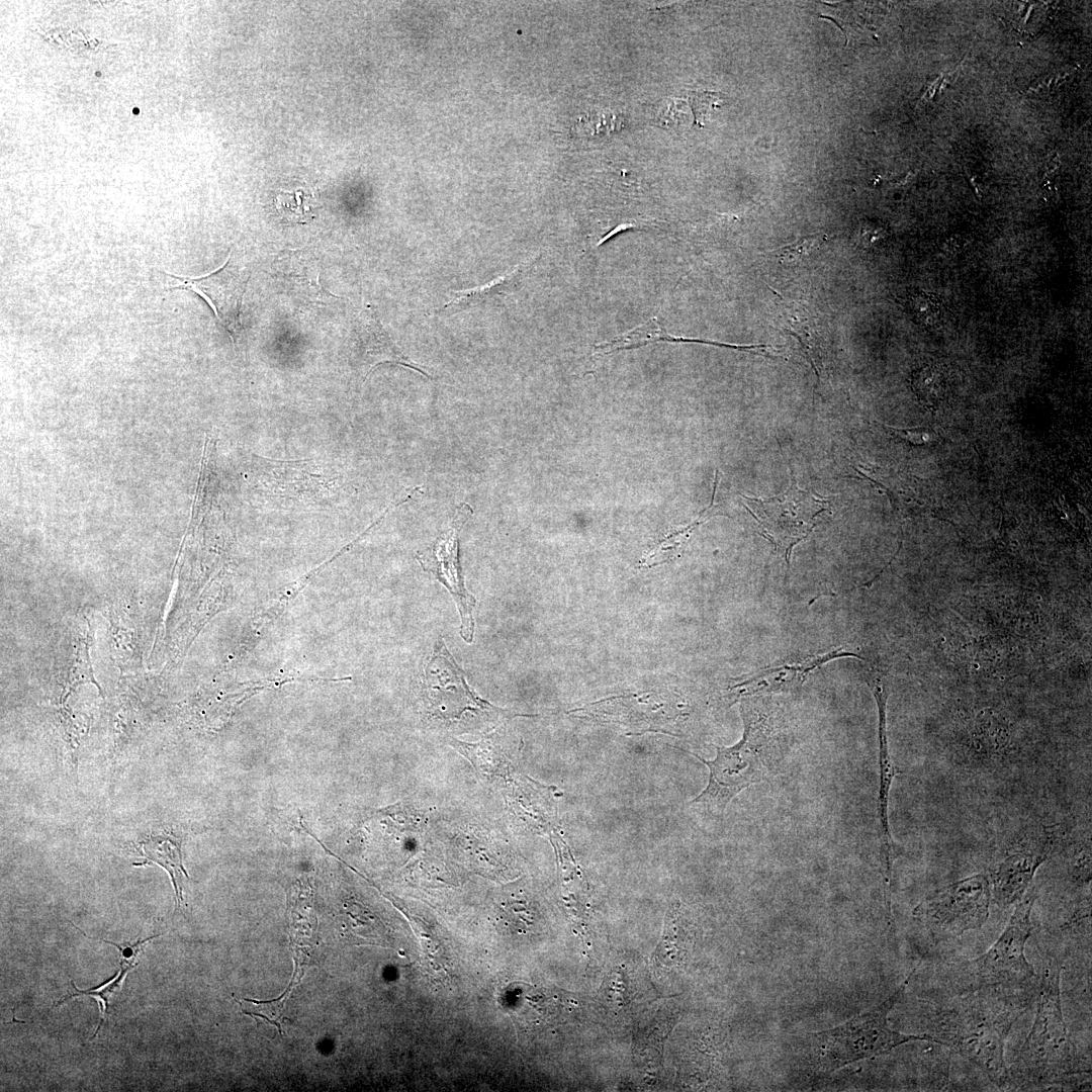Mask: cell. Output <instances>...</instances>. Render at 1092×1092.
Here are the masks:
<instances>
[{
  "instance_id": "cell-1",
  "label": "cell",
  "mask_w": 1092,
  "mask_h": 1092,
  "mask_svg": "<svg viewBox=\"0 0 1092 1092\" xmlns=\"http://www.w3.org/2000/svg\"><path fill=\"white\" fill-rule=\"evenodd\" d=\"M1034 992L994 988L957 995L959 1000L933 1014L925 1035L975 1064L996 1086L1004 1088L1010 1082L1005 1042Z\"/></svg>"
},
{
  "instance_id": "cell-2",
  "label": "cell",
  "mask_w": 1092,
  "mask_h": 1092,
  "mask_svg": "<svg viewBox=\"0 0 1092 1092\" xmlns=\"http://www.w3.org/2000/svg\"><path fill=\"white\" fill-rule=\"evenodd\" d=\"M743 734L730 747L716 745L712 760L692 753L709 768L706 788L692 803L722 816L730 801L742 790L768 778L782 758L786 735L778 714L759 701L742 699Z\"/></svg>"
},
{
  "instance_id": "cell-3",
  "label": "cell",
  "mask_w": 1092,
  "mask_h": 1092,
  "mask_svg": "<svg viewBox=\"0 0 1092 1092\" xmlns=\"http://www.w3.org/2000/svg\"><path fill=\"white\" fill-rule=\"evenodd\" d=\"M1060 977V963L1056 959L1049 960L1039 979L1033 1024L1008 1069L1009 1085L1013 1083L1023 1088L1056 1086L1078 1074L1088 1073L1068 1033L1061 1004Z\"/></svg>"
},
{
  "instance_id": "cell-4",
  "label": "cell",
  "mask_w": 1092,
  "mask_h": 1092,
  "mask_svg": "<svg viewBox=\"0 0 1092 1092\" xmlns=\"http://www.w3.org/2000/svg\"><path fill=\"white\" fill-rule=\"evenodd\" d=\"M909 978L885 1001L848 1021L804 1037L801 1061L805 1071L815 1078L858 1061L885 1055L894 1048L912 1042L930 1041L925 1034H905L892 1029L888 1015L903 996Z\"/></svg>"
},
{
  "instance_id": "cell-5",
  "label": "cell",
  "mask_w": 1092,
  "mask_h": 1092,
  "mask_svg": "<svg viewBox=\"0 0 1092 1092\" xmlns=\"http://www.w3.org/2000/svg\"><path fill=\"white\" fill-rule=\"evenodd\" d=\"M1035 899L1034 889L1029 888L991 947L950 971L945 978L950 993L961 995L994 988L1035 990L1039 986V978L1025 956L1033 928L1031 913Z\"/></svg>"
},
{
  "instance_id": "cell-6",
  "label": "cell",
  "mask_w": 1092,
  "mask_h": 1092,
  "mask_svg": "<svg viewBox=\"0 0 1092 1092\" xmlns=\"http://www.w3.org/2000/svg\"><path fill=\"white\" fill-rule=\"evenodd\" d=\"M992 900L987 874L962 879L926 896L913 916L935 941L958 937L985 924Z\"/></svg>"
},
{
  "instance_id": "cell-7",
  "label": "cell",
  "mask_w": 1092,
  "mask_h": 1092,
  "mask_svg": "<svg viewBox=\"0 0 1092 1092\" xmlns=\"http://www.w3.org/2000/svg\"><path fill=\"white\" fill-rule=\"evenodd\" d=\"M743 505L756 520L760 532L784 555L787 562L793 548L814 529L828 510L827 497L799 487L792 473L790 486L770 497L741 494Z\"/></svg>"
},
{
  "instance_id": "cell-8",
  "label": "cell",
  "mask_w": 1092,
  "mask_h": 1092,
  "mask_svg": "<svg viewBox=\"0 0 1092 1092\" xmlns=\"http://www.w3.org/2000/svg\"><path fill=\"white\" fill-rule=\"evenodd\" d=\"M1064 835L1061 825L1033 826L1017 835L988 875L994 901L1002 907L1017 903Z\"/></svg>"
},
{
  "instance_id": "cell-9",
  "label": "cell",
  "mask_w": 1092,
  "mask_h": 1092,
  "mask_svg": "<svg viewBox=\"0 0 1092 1092\" xmlns=\"http://www.w3.org/2000/svg\"><path fill=\"white\" fill-rule=\"evenodd\" d=\"M248 476L265 496L284 502H320L335 491L336 479L310 461H283L254 456Z\"/></svg>"
},
{
  "instance_id": "cell-10",
  "label": "cell",
  "mask_w": 1092,
  "mask_h": 1092,
  "mask_svg": "<svg viewBox=\"0 0 1092 1092\" xmlns=\"http://www.w3.org/2000/svg\"><path fill=\"white\" fill-rule=\"evenodd\" d=\"M472 515L469 505L463 503L456 511L452 526L441 534L424 552L418 554V561L426 571L435 576L453 594L461 615V636L472 641L473 619L471 615L475 600L464 588L458 551V533Z\"/></svg>"
},
{
  "instance_id": "cell-11",
  "label": "cell",
  "mask_w": 1092,
  "mask_h": 1092,
  "mask_svg": "<svg viewBox=\"0 0 1092 1092\" xmlns=\"http://www.w3.org/2000/svg\"><path fill=\"white\" fill-rule=\"evenodd\" d=\"M166 276L172 282L169 288L190 290L203 298L235 344L241 328V308L249 277L231 263V256L218 269L203 276L186 277L170 273H166Z\"/></svg>"
},
{
  "instance_id": "cell-12",
  "label": "cell",
  "mask_w": 1092,
  "mask_h": 1092,
  "mask_svg": "<svg viewBox=\"0 0 1092 1092\" xmlns=\"http://www.w3.org/2000/svg\"><path fill=\"white\" fill-rule=\"evenodd\" d=\"M867 682L874 695L879 717V801L878 815L880 822L881 861L885 893H891L892 869L896 857V845L891 835L889 824V797L894 778L898 769L892 761L887 733V701L889 690L885 675L879 672L869 674Z\"/></svg>"
},
{
  "instance_id": "cell-13",
  "label": "cell",
  "mask_w": 1092,
  "mask_h": 1092,
  "mask_svg": "<svg viewBox=\"0 0 1092 1092\" xmlns=\"http://www.w3.org/2000/svg\"><path fill=\"white\" fill-rule=\"evenodd\" d=\"M841 657L863 659L859 655L838 648L822 654L810 655L793 662L759 669L734 685L732 692L736 699L755 695L795 692L803 686L813 670L830 660Z\"/></svg>"
},
{
  "instance_id": "cell-14",
  "label": "cell",
  "mask_w": 1092,
  "mask_h": 1092,
  "mask_svg": "<svg viewBox=\"0 0 1092 1092\" xmlns=\"http://www.w3.org/2000/svg\"><path fill=\"white\" fill-rule=\"evenodd\" d=\"M425 690L427 699L440 715L446 703H456L459 715L465 710L492 709L488 703L478 699L466 686L463 673L458 668L445 644L440 641L425 667Z\"/></svg>"
},
{
  "instance_id": "cell-15",
  "label": "cell",
  "mask_w": 1092,
  "mask_h": 1092,
  "mask_svg": "<svg viewBox=\"0 0 1092 1092\" xmlns=\"http://www.w3.org/2000/svg\"><path fill=\"white\" fill-rule=\"evenodd\" d=\"M273 276L283 291L305 303H321L332 295L320 282V266L306 250H290L281 254L273 265Z\"/></svg>"
},
{
  "instance_id": "cell-16",
  "label": "cell",
  "mask_w": 1092,
  "mask_h": 1092,
  "mask_svg": "<svg viewBox=\"0 0 1092 1092\" xmlns=\"http://www.w3.org/2000/svg\"><path fill=\"white\" fill-rule=\"evenodd\" d=\"M311 900L312 893L309 883H299L291 889L289 897V935L294 953L295 972L289 987L282 994L286 999L300 981L305 968L312 964L316 919Z\"/></svg>"
},
{
  "instance_id": "cell-17",
  "label": "cell",
  "mask_w": 1092,
  "mask_h": 1092,
  "mask_svg": "<svg viewBox=\"0 0 1092 1092\" xmlns=\"http://www.w3.org/2000/svg\"><path fill=\"white\" fill-rule=\"evenodd\" d=\"M355 334L361 368L366 371L365 378L373 368L382 363L405 366L431 377L397 349L370 307L360 311L356 320Z\"/></svg>"
},
{
  "instance_id": "cell-18",
  "label": "cell",
  "mask_w": 1092,
  "mask_h": 1092,
  "mask_svg": "<svg viewBox=\"0 0 1092 1092\" xmlns=\"http://www.w3.org/2000/svg\"><path fill=\"white\" fill-rule=\"evenodd\" d=\"M688 921L678 904L670 906L665 917L662 937L655 948L652 962L656 967L673 968L687 959L692 942Z\"/></svg>"
},
{
  "instance_id": "cell-19",
  "label": "cell",
  "mask_w": 1092,
  "mask_h": 1092,
  "mask_svg": "<svg viewBox=\"0 0 1092 1092\" xmlns=\"http://www.w3.org/2000/svg\"><path fill=\"white\" fill-rule=\"evenodd\" d=\"M719 480V471L716 470L712 497L709 506L705 508L697 518L686 527H682L676 531H673L665 535L658 542L649 547L648 551L642 556L639 565L640 567L650 568L663 563L670 562L680 556L684 546L687 544L692 533L703 523L707 522L711 518L717 515L715 496Z\"/></svg>"
},
{
  "instance_id": "cell-20",
  "label": "cell",
  "mask_w": 1092,
  "mask_h": 1092,
  "mask_svg": "<svg viewBox=\"0 0 1092 1092\" xmlns=\"http://www.w3.org/2000/svg\"><path fill=\"white\" fill-rule=\"evenodd\" d=\"M141 854L147 861L164 867L170 874L176 893V906L183 902L182 876L188 878L182 863L181 841L173 834H151L140 842Z\"/></svg>"
},
{
  "instance_id": "cell-21",
  "label": "cell",
  "mask_w": 1092,
  "mask_h": 1092,
  "mask_svg": "<svg viewBox=\"0 0 1092 1092\" xmlns=\"http://www.w3.org/2000/svg\"><path fill=\"white\" fill-rule=\"evenodd\" d=\"M519 271L499 276L487 284L453 292L450 301L436 310V314L452 315L466 309L489 304L512 290Z\"/></svg>"
},
{
  "instance_id": "cell-22",
  "label": "cell",
  "mask_w": 1092,
  "mask_h": 1092,
  "mask_svg": "<svg viewBox=\"0 0 1092 1092\" xmlns=\"http://www.w3.org/2000/svg\"><path fill=\"white\" fill-rule=\"evenodd\" d=\"M911 386L919 401L928 407H934L945 396L947 379L943 369L934 364L924 365L911 375Z\"/></svg>"
},
{
  "instance_id": "cell-23",
  "label": "cell",
  "mask_w": 1092,
  "mask_h": 1092,
  "mask_svg": "<svg viewBox=\"0 0 1092 1092\" xmlns=\"http://www.w3.org/2000/svg\"><path fill=\"white\" fill-rule=\"evenodd\" d=\"M640 338H641V342H642V344L644 346L648 345V344H651V343H656V342L701 343V344H707V345H712V346H717V347H725V348H730V349H736V350H740V351H754L756 354H762V355H766V356H769V357L771 356V352H770L769 349H772L771 347L769 348L768 345H763V344L737 345V344H728V343L717 342V341L701 340V339H696V338H686V337L669 335V334H667L665 332L664 328H662V326L658 323L656 317H652L649 321L642 324L641 332H640Z\"/></svg>"
},
{
  "instance_id": "cell-24",
  "label": "cell",
  "mask_w": 1092,
  "mask_h": 1092,
  "mask_svg": "<svg viewBox=\"0 0 1092 1092\" xmlns=\"http://www.w3.org/2000/svg\"><path fill=\"white\" fill-rule=\"evenodd\" d=\"M906 307L910 315L926 329H937L942 326L945 315V307L939 297L925 291H916L906 299Z\"/></svg>"
},
{
  "instance_id": "cell-25",
  "label": "cell",
  "mask_w": 1092,
  "mask_h": 1092,
  "mask_svg": "<svg viewBox=\"0 0 1092 1092\" xmlns=\"http://www.w3.org/2000/svg\"><path fill=\"white\" fill-rule=\"evenodd\" d=\"M129 971H130L129 969L120 968V972L118 973V975L112 981H110L108 985L102 987L99 990L98 989H96V990H91V989L80 990L75 986L74 982L72 981L71 985H72V987L74 988V990L76 992L73 993V994L67 995L62 1000H60L59 1002L54 1004L53 1007H57L58 1005H61L65 1001H67L69 999H72L74 997H78L80 995H88V996L95 997L98 1000V1003H99V1006H100V1020H99V1024H98V1026L96 1028V1031L92 1036V1038H94L99 1033V1031H100V1029H101V1027L103 1025V1022H104L105 1018L107 1017L110 997L120 989V987L122 985V982L125 979V977H126V975H127V973Z\"/></svg>"
},
{
  "instance_id": "cell-26",
  "label": "cell",
  "mask_w": 1092,
  "mask_h": 1092,
  "mask_svg": "<svg viewBox=\"0 0 1092 1092\" xmlns=\"http://www.w3.org/2000/svg\"><path fill=\"white\" fill-rule=\"evenodd\" d=\"M233 996L238 1002L242 1013L255 1018H262L268 1023L275 1025L279 1032L282 1033V1022L286 1019L283 1017L284 1000L279 997L270 1001H257L247 998H237L235 995Z\"/></svg>"
},
{
  "instance_id": "cell-27",
  "label": "cell",
  "mask_w": 1092,
  "mask_h": 1092,
  "mask_svg": "<svg viewBox=\"0 0 1092 1092\" xmlns=\"http://www.w3.org/2000/svg\"><path fill=\"white\" fill-rule=\"evenodd\" d=\"M274 204L278 213L288 221L306 222L312 217L302 192L279 193Z\"/></svg>"
},
{
  "instance_id": "cell-28",
  "label": "cell",
  "mask_w": 1092,
  "mask_h": 1092,
  "mask_svg": "<svg viewBox=\"0 0 1092 1092\" xmlns=\"http://www.w3.org/2000/svg\"><path fill=\"white\" fill-rule=\"evenodd\" d=\"M827 236L814 234L770 252L781 263H794L803 260L817 250Z\"/></svg>"
},
{
  "instance_id": "cell-29",
  "label": "cell",
  "mask_w": 1092,
  "mask_h": 1092,
  "mask_svg": "<svg viewBox=\"0 0 1092 1092\" xmlns=\"http://www.w3.org/2000/svg\"><path fill=\"white\" fill-rule=\"evenodd\" d=\"M725 103L726 97L723 94L706 91L693 92L690 104L695 115V122L702 125L714 110Z\"/></svg>"
},
{
  "instance_id": "cell-30",
  "label": "cell",
  "mask_w": 1092,
  "mask_h": 1092,
  "mask_svg": "<svg viewBox=\"0 0 1092 1092\" xmlns=\"http://www.w3.org/2000/svg\"><path fill=\"white\" fill-rule=\"evenodd\" d=\"M161 935H163V933L162 934H156L154 936H150V937H147L145 939L140 938V939H138L136 941H133V942L124 941V942L119 943V942H115V941H111V940H106V939H103V938L100 939V940H102L103 942L112 944L118 949L119 959H120V962H119V967L120 968L132 970L138 965L135 963V961L138 960L139 956L144 950L145 945L149 941L153 940L154 938H158Z\"/></svg>"
},
{
  "instance_id": "cell-31",
  "label": "cell",
  "mask_w": 1092,
  "mask_h": 1092,
  "mask_svg": "<svg viewBox=\"0 0 1092 1092\" xmlns=\"http://www.w3.org/2000/svg\"><path fill=\"white\" fill-rule=\"evenodd\" d=\"M891 430L900 438L913 445H923L932 439V433L927 428H909Z\"/></svg>"
},
{
  "instance_id": "cell-32",
  "label": "cell",
  "mask_w": 1092,
  "mask_h": 1092,
  "mask_svg": "<svg viewBox=\"0 0 1092 1092\" xmlns=\"http://www.w3.org/2000/svg\"><path fill=\"white\" fill-rule=\"evenodd\" d=\"M885 235L886 231L884 228L873 223H864L860 230L859 240L862 246L869 247L878 243Z\"/></svg>"
}]
</instances>
